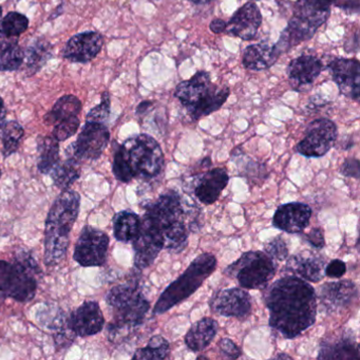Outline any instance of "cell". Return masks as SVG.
Listing matches in <instances>:
<instances>
[{"mask_svg":"<svg viewBox=\"0 0 360 360\" xmlns=\"http://www.w3.org/2000/svg\"><path fill=\"white\" fill-rule=\"evenodd\" d=\"M263 297L269 326L284 338H296L315 323L317 295L305 280L292 275L280 278L267 286Z\"/></svg>","mask_w":360,"mask_h":360,"instance_id":"obj_1","label":"cell"},{"mask_svg":"<svg viewBox=\"0 0 360 360\" xmlns=\"http://www.w3.org/2000/svg\"><path fill=\"white\" fill-rule=\"evenodd\" d=\"M202 212L195 204L183 199L180 193L168 191L145 206L142 222L162 236L164 248L179 254L186 248L188 236L202 227Z\"/></svg>","mask_w":360,"mask_h":360,"instance_id":"obj_2","label":"cell"},{"mask_svg":"<svg viewBox=\"0 0 360 360\" xmlns=\"http://www.w3.org/2000/svg\"><path fill=\"white\" fill-rule=\"evenodd\" d=\"M164 153L155 138L149 134H138L117 147L113 159L112 172L123 183L134 179L151 180L163 172Z\"/></svg>","mask_w":360,"mask_h":360,"instance_id":"obj_3","label":"cell"},{"mask_svg":"<svg viewBox=\"0 0 360 360\" xmlns=\"http://www.w3.org/2000/svg\"><path fill=\"white\" fill-rule=\"evenodd\" d=\"M81 197L71 189H65L48 214L45 229V264H60L69 248L70 231L79 214Z\"/></svg>","mask_w":360,"mask_h":360,"instance_id":"obj_4","label":"cell"},{"mask_svg":"<svg viewBox=\"0 0 360 360\" xmlns=\"http://www.w3.org/2000/svg\"><path fill=\"white\" fill-rule=\"evenodd\" d=\"M106 302L115 319L109 326L111 340L141 326L150 309V302L134 280L111 288L107 294Z\"/></svg>","mask_w":360,"mask_h":360,"instance_id":"obj_5","label":"cell"},{"mask_svg":"<svg viewBox=\"0 0 360 360\" xmlns=\"http://www.w3.org/2000/svg\"><path fill=\"white\" fill-rule=\"evenodd\" d=\"M337 0H297L292 16L276 44L280 53H286L295 46L309 41L318 29L328 22L330 8Z\"/></svg>","mask_w":360,"mask_h":360,"instance_id":"obj_6","label":"cell"},{"mask_svg":"<svg viewBox=\"0 0 360 360\" xmlns=\"http://www.w3.org/2000/svg\"><path fill=\"white\" fill-rule=\"evenodd\" d=\"M231 94L229 87L219 88L210 79L206 71H199L191 79L176 86L174 96L193 121H199L218 111Z\"/></svg>","mask_w":360,"mask_h":360,"instance_id":"obj_7","label":"cell"},{"mask_svg":"<svg viewBox=\"0 0 360 360\" xmlns=\"http://www.w3.org/2000/svg\"><path fill=\"white\" fill-rule=\"evenodd\" d=\"M39 274L41 269L32 255L20 250L13 262L0 260V292L18 302H29L37 295Z\"/></svg>","mask_w":360,"mask_h":360,"instance_id":"obj_8","label":"cell"},{"mask_svg":"<svg viewBox=\"0 0 360 360\" xmlns=\"http://www.w3.org/2000/svg\"><path fill=\"white\" fill-rule=\"evenodd\" d=\"M216 267L217 258L214 255L204 252L198 256L186 271L162 292L153 307V315H162L189 298L214 273Z\"/></svg>","mask_w":360,"mask_h":360,"instance_id":"obj_9","label":"cell"},{"mask_svg":"<svg viewBox=\"0 0 360 360\" xmlns=\"http://www.w3.org/2000/svg\"><path fill=\"white\" fill-rule=\"evenodd\" d=\"M229 278L248 290L266 288L276 274V264L264 252H246L224 271Z\"/></svg>","mask_w":360,"mask_h":360,"instance_id":"obj_10","label":"cell"},{"mask_svg":"<svg viewBox=\"0 0 360 360\" xmlns=\"http://www.w3.org/2000/svg\"><path fill=\"white\" fill-rule=\"evenodd\" d=\"M337 126L328 119H318L309 123L305 136L296 146L303 157L321 158L334 146L337 141Z\"/></svg>","mask_w":360,"mask_h":360,"instance_id":"obj_11","label":"cell"},{"mask_svg":"<svg viewBox=\"0 0 360 360\" xmlns=\"http://www.w3.org/2000/svg\"><path fill=\"white\" fill-rule=\"evenodd\" d=\"M109 237L94 227H85L77 240L73 258L82 266H102L106 262Z\"/></svg>","mask_w":360,"mask_h":360,"instance_id":"obj_12","label":"cell"},{"mask_svg":"<svg viewBox=\"0 0 360 360\" xmlns=\"http://www.w3.org/2000/svg\"><path fill=\"white\" fill-rule=\"evenodd\" d=\"M109 141L110 132L104 124L87 122L70 149L77 160L94 161L104 153Z\"/></svg>","mask_w":360,"mask_h":360,"instance_id":"obj_13","label":"cell"},{"mask_svg":"<svg viewBox=\"0 0 360 360\" xmlns=\"http://www.w3.org/2000/svg\"><path fill=\"white\" fill-rule=\"evenodd\" d=\"M333 81L345 98L359 101L360 64L356 58H335L328 64Z\"/></svg>","mask_w":360,"mask_h":360,"instance_id":"obj_14","label":"cell"},{"mask_svg":"<svg viewBox=\"0 0 360 360\" xmlns=\"http://www.w3.org/2000/svg\"><path fill=\"white\" fill-rule=\"evenodd\" d=\"M210 307L218 315L242 319L252 311V297L241 288L222 290L214 295Z\"/></svg>","mask_w":360,"mask_h":360,"instance_id":"obj_15","label":"cell"},{"mask_svg":"<svg viewBox=\"0 0 360 360\" xmlns=\"http://www.w3.org/2000/svg\"><path fill=\"white\" fill-rule=\"evenodd\" d=\"M323 64L314 56H301L295 58L288 67V83L297 92H307L311 89L316 79L321 75Z\"/></svg>","mask_w":360,"mask_h":360,"instance_id":"obj_16","label":"cell"},{"mask_svg":"<svg viewBox=\"0 0 360 360\" xmlns=\"http://www.w3.org/2000/svg\"><path fill=\"white\" fill-rule=\"evenodd\" d=\"M229 181V174L225 168H214L203 174H195L191 181V191L201 203L210 205L219 200Z\"/></svg>","mask_w":360,"mask_h":360,"instance_id":"obj_17","label":"cell"},{"mask_svg":"<svg viewBox=\"0 0 360 360\" xmlns=\"http://www.w3.org/2000/svg\"><path fill=\"white\" fill-rule=\"evenodd\" d=\"M262 25V15L258 6L248 1L233 13L226 22L225 32L231 37H239L242 41H252L256 37Z\"/></svg>","mask_w":360,"mask_h":360,"instance_id":"obj_18","label":"cell"},{"mask_svg":"<svg viewBox=\"0 0 360 360\" xmlns=\"http://www.w3.org/2000/svg\"><path fill=\"white\" fill-rule=\"evenodd\" d=\"M104 324V315L96 301H86L69 315V326L75 336H94L103 330Z\"/></svg>","mask_w":360,"mask_h":360,"instance_id":"obj_19","label":"cell"},{"mask_svg":"<svg viewBox=\"0 0 360 360\" xmlns=\"http://www.w3.org/2000/svg\"><path fill=\"white\" fill-rule=\"evenodd\" d=\"M134 250V266L144 269L151 266L164 248V240L153 227L141 223L140 233L132 241Z\"/></svg>","mask_w":360,"mask_h":360,"instance_id":"obj_20","label":"cell"},{"mask_svg":"<svg viewBox=\"0 0 360 360\" xmlns=\"http://www.w3.org/2000/svg\"><path fill=\"white\" fill-rule=\"evenodd\" d=\"M311 217V208L307 204L292 202L278 207L273 225L284 233H300L309 226Z\"/></svg>","mask_w":360,"mask_h":360,"instance_id":"obj_21","label":"cell"},{"mask_svg":"<svg viewBox=\"0 0 360 360\" xmlns=\"http://www.w3.org/2000/svg\"><path fill=\"white\" fill-rule=\"evenodd\" d=\"M104 45V39L100 33L90 31L75 35L65 46L64 58L69 62H91L96 58Z\"/></svg>","mask_w":360,"mask_h":360,"instance_id":"obj_22","label":"cell"},{"mask_svg":"<svg viewBox=\"0 0 360 360\" xmlns=\"http://www.w3.org/2000/svg\"><path fill=\"white\" fill-rule=\"evenodd\" d=\"M39 322L53 332L56 345L67 349L72 345L75 334L69 326V315H67L60 307L49 304L43 307L37 314Z\"/></svg>","mask_w":360,"mask_h":360,"instance_id":"obj_23","label":"cell"},{"mask_svg":"<svg viewBox=\"0 0 360 360\" xmlns=\"http://www.w3.org/2000/svg\"><path fill=\"white\" fill-rule=\"evenodd\" d=\"M324 267L326 260L323 257L305 252L290 257L286 262L285 271L292 276H299L305 281L316 283L323 279Z\"/></svg>","mask_w":360,"mask_h":360,"instance_id":"obj_24","label":"cell"},{"mask_svg":"<svg viewBox=\"0 0 360 360\" xmlns=\"http://www.w3.org/2000/svg\"><path fill=\"white\" fill-rule=\"evenodd\" d=\"M357 297V288L349 280L330 282L320 288L319 301L328 311H340L349 307Z\"/></svg>","mask_w":360,"mask_h":360,"instance_id":"obj_25","label":"cell"},{"mask_svg":"<svg viewBox=\"0 0 360 360\" xmlns=\"http://www.w3.org/2000/svg\"><path fill=\"white\" fill-rule=\"evenodd\" d=\"M317 358L328 360L359 359V347L353 332L343 333L339 337L326 339L320 345Z\"/></svg>","mask_w":360,"mask_h":360,"instance_id":"obj_26","label":"cell"},{"mask_svg":"<svg viewBox=\"0 0 360 360\" xmlns=\"http://www.w3.org/2000/svg\"><path fill=\"white\" fill-rule=\"evenodd\" d=\"M281 53L275 45L267 43L248 46L242 54V65L252 71H263L273 67L279 60Z\"/></svg>","mask_w":360,"mask_h":360,"instance_id":"obj_27","label":"cell"},{"mask_svg":"<svg viewBox=\"0 0 360 360\" xmlns=\"http://www.w3.org/2000/svg\"><path fill=\"white\" fill-rule=\"evenodd\" d=\"M218 332V322L212 318L204 317L195 322L187 334L185 343L191 351L201 352L212 343Z\"/></svg>","mask_w":360,"mask_h":360,"instance_id":"obj_28","label":"cell"},{"mask_svg":"<svg viewBox=\"0 0 360 360\" xmlns=\"http://www.w3.org/2000/svg\"><path fill=\"white\" fill-rule=\"evenodd\" d=\"M141 223L142 220L136 212L130 210L117 212L113 218V235L115 239L124 243L134 241L140 233Z\"/></svg>","mask_w":360,"mask_h":360,"instance_id":"obj_29","label":"cell"},{"mask_svg":"<svg viewBox=\"0 0 360 360\" xmlns=\"http://www.w3.org/2000/svg\"><path fill=\"white\" fill-rule=\"evenodd\" d=\"M37 150H39L37 167L39 172L43 174H51L53 168L60 161L58 141L53 136L39 138L37 142Z\"/></svg>","mask_w":360,"mask_h":360,"instance_id":"obj_30","label":"cell"},{"mask_svg":"<svg viewBox=\"0 0 360 360\" xmlns=\"http://www.w3.org/2000/svg\"><path fill=\"white\" fill-rule=\"evenodd\" d=\"M82 111V103L77 96H65L54 105L52 110L45 117V123L54 125L58 122L66 121L79 117Z\"/></svg>","mask_w":360,"mask_h":360,"instance_id":"obj_31","label":"cell"},{"mask_svg":"<svg viewBox=\"0 0 360 360\" xmlns=\"http://www.w3.org/2000/svg\"><path fill=\"white\" fill-rule=\"evenodd\" d=\"M52 180L60 189H69V187L77 181L81 176V166L79 160L70 157L64 162H58V165L51 172Z\"/></svg>","mask_w":360,"mask_h":360,"instance_id":"obj_32","label":"cell"},{"mask_svg":"<svg viewBox=\"0 0 360 360\" xmlns=\"http://www.w3.org/2000/svg\"><path fill=\"white\" fill-rule=\"evenodd\" d=\"M25 62V52L18 46V39L0 41V71H15Z\"/></svg>","mask_w":360,"mask_h":360,"instance_id":"obj_33","label":"cell"},{"mask_svg":"<svg viewBox=\"0 0 360 360\" xmlns=\"http://www.w3.org/2000/svg\"><path fill=\"white\" fill-rule=\"evenodd\" d=\"M1 141H3V155L8 158L18 151L24 136V128L18 122L11 121L4 124L1 128Z\"/></svg>","mask_w":360,"mask_h":360,"instance_id":"obj_34","label":"cell"},{"mask_svg":"<svg viewBox=\"0 0 360 360\" xmlns=\"http://www.w3.org/2000/svg\"><path fill=\"white\" fill-rule=\"evenodd\" d=\"M169 342L161 335H155L149 340L147 347L136 349L134 359L140 360H162L169 356Z\"/></svg>","mask_w":360,"mask_h":360,"instance_id":"obj_35","label":"cell"},{"mask_svg":"<svg viewBox=\"0 0 360 360\" xmlns=\"http://www.w3.org/2000/svg\"><path fill=\"white\" fill-rule=\"evenodd\" d=\"M50 58H51V46L46 39H39L35 41L25 53L26 67L33 73L39 70Z\"/></svg>","mask_w":360,"mask_h":360,"instance_id":"obj_36","label":"cell"},{"mask_svg":"<svg viewBox=\"0 0 360 360\" xmlns=\"http://www.w3.org/2000/svg\"><path fill=\"white\" fill-rule=\"evenodd\" d=\"M29 27V20L24 14L10 12L0 26V37L3 39H18Z\"/></svg>","mask_w":360,"mask_h":360,"instance_id":"obj_37","label":"cell"},{"mask_svg":"<svg viewBox=\"0 0 360 360\" xmlns=\"http://www.w3.org/2000/svg\"><path fill=\"white\" fill-rule=\"evenodd\" d=\"M53 127V138H56L58 142H64L77 134L79 127V117L58 122V123L54 124Z\"/></svg>","mask_w":360,"mask_h":360,"instance_id":"obj_38","label":"cell"},{"mask_svg":"<svg viewBox=\"0 0 360 360\" xmlns=\"http://www.w3.org/2000/svg\"><path fill=\"white\" fill-rule=\"evenodd\" d=\"M264 252L274 261H284L288 257V248L282 238L276 237L264 245Z\"/></svg>","mask_w":360,"mask_h":360,"instance_id":"obj_39","label":"cell"},{"mask_svg":"<svg viewBox=\"0 0 360 360\" xmlns=\"http://www.w3.org/2000/svg\"><path fill=\"white\" fill-rule=\"evenodd\" d=\"M110 115V96L108 92H105L102 96L100 104L90 110L87 115V122L94 123H104Z\"/></svg>","mask_w":360,"mask_h":360,"instance_id":"obj_40","label":"cell"},{"mask_svg":"<svg viewBox=\"0 0 360 360\" xmlns=\"http://www.w3.org/2000/svg\"><path fill=\"white\" fill-rule=\"evenodd\" d=\"M240 176H245L248 180L252 181V182H258L260 180V176L263 179L266 178V169L264 165H261L259 163H255L252 161H248V163L244 164L243 170L240 172Z\"/></svg>","mask_w":360,"mask_h":360,"instance_id":"obj_41","label":"cell"},{"mask_svg":"<svg viewBox=\"0 0 360 360\" xmlns=\"http://www.w3.org/2000/svg\"><path fill=\"white\" fill-rule=\"evenodd\" d=\"M219 349H220L222 355L224 357L229 358V359H237L241 356L240 347L229 338H223L222 340H220Z\"/></svg>","mask_w":360,"mask_h":360,"instance_id":"obj_42","label":"cell"},{"mask_svg":"<svg viewBox=\"0 0 360 360\" xmlns=\"http://www.w3.org/2000/svg\"><path fill=\"white\" fill-rule=\"evenodd\" d=\"M347 273V264L339 259L330 261L324 267V275L330 278H341Z\"/></svg>","mask_w":360,"mask_h":360,"instance_id":"obj_43","label":"cell"},{"mask_svg":"<svg viewBox=\"0 0 360 360\" xmlns=\"http://www.w3.org/2000/svg\"><path fill=\"white\" fill-rule=\"evenodd\" d=\"M341 174L345 176H351V178H359V161L357 159H347L345 163L341 166Z\"/></svg>","mask_w":360,"mask_h":360,"instance_id":"obj_44","label":"cell"},{"mask_svg":"<svg viewBox=\"0 0 360 360\" xmlns=\"http://www.w3.org/2000/svg\"><path fill=\"white\" fill-rule=\"evenodd\" d=\"M305 239H307V241L309 242L313 248H315L316 250H321V248H323L324 245H326L323 231H322V229H319V227L311 229V231L307 233Z\"/></svg>","mask_w":360,"mask_h":360,"instance_id":"obj_45","label":"cell"},{"mask_svg":"<svg viewBox=\"0 0 360 360\" xmlns=\"http://www.w3.org/2000/svg\"><path fill=\"white\" fill-rule=\"evenodd\" d=\"M335 6L340 8L343 11L349 12V13L353 14L359 12V0H342V1L337 0Z\"/></svg>","mask_w":360,"mask_h":360,"instance_id":"obj_46","label":"cell"},{"mask_svg":"<svg viewBox=\"0 0 360 360\" xmlns=\"http://www.w3.org/2000/svg\"><path fill=\"white\" fill-rule=\"evenodd\" d=\"M210 29L214 34H222V33L225 32V29H226V22L221 20V18H216V20L210 22Z\"/></svg>","mask_w":360,"mask_h":360,"instance_id":"obj_47","label":"cell"},{"mask_svg":"<svg viewBox=\"0 0 360 360\" xmlns=\"http://www.w3.org/2000/svg\"><path fill=\"white\" fill-rule=\"evenodd\" d=\"M153 102H148V101H145V102L141 103L139 105L138 108H136V115H144L145 113L148 112L149 109L153 107Z\"/></svg>","mask_w":360,"mask_h":360,"instance_id":"obj_48","label":"cell"},{"mask_svg":"<svg viewBox=\"0 0 360 360\" xmlns=\"http://www.w3.org/2000/svg\"><path fill=\"white\" fill-rule=\"evenodd\" d=\"M6 115H7V112H6L5 104H4L3 98H0V129L3 128L4 124H5Z\"/></svg>","mask_w":360,"mask_h":360,"instance_id":"obj_49","label":"cell"},{"mask_svg":"<svg viewBox=\"0 0 360 360\" xmlns=\"http://www.w3.org/2000/svg\"><path fill=\"white\" fill-rule=\"evenodd\" d=\"M191 1L195 5H205V4L212 3L214 0H191Z\"/></svg>","mask_w":360,"mask_h":360,"instance_id":"obj_50","label":"cell"},{"mask_svg":"<svg viewBox=\"0 0 360 360\" xmlns=\"http://www.w3.org/2000/svg\"><path fill=\"white\" fill-rule=\"evenodd\" d=\"M275 358H282V359H285V358H288V359H292L290 355H286V354H279V355H276Z\"/></svg>","mask_w":360,"mask_h":360,"instance_id":"obj_51","label":"cell"},{"mask_svg":"<svg viewBox=\"0 0 360 360\" xmlns=\"http://www.w3.org/2000/svg\"><path fill=\"white\" fill-rule=\"evenodd\" d=\"M1 20H3V8L0 7V26H1Z\"/></svg>","mask_w":360,"mask_h":360,"instance_id":"obj_52","label":"cell"},{"mask_svg":"<svg viewBox=\"0 0 360 360\" xmlns=\"http://www.w3.org/2000/svg\"><path fill=\"white\" fill-rule=\"evenodd\" d=\"M0 176H1V170H0Z\"/></svg>","mask_w":360,"mask_h":360,"instance_id":"obj_53","label":"cell"},{"mask_svg":"<svg viewBox=\"0 0 360 360\" xmlns=\"http://www.w3.org/2000/svg\"><path fill=\"white\" fill-rule=\"evenodd\" d=\"M250 1H252V0H250Z\"/></svg>","mask_w":360,"mask_h":360,"instance_id":"obj_54","label":"cell"}]
</instances>
